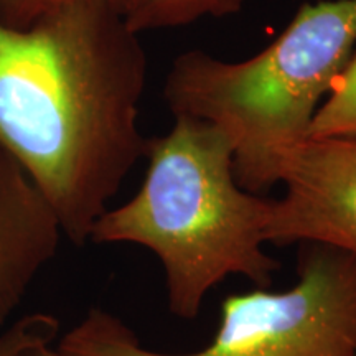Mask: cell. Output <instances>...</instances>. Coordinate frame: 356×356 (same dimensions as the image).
Returning <instances> with one entry per match:
<instances>
[{
	"label": "cell",
	"instance_id": "cell-2",
	"mask_svg": "<svg viewBox=\"0 0 356 356\" xmlns=\"http://www.w3.org/2000/svg\"><path fill=\"white\" fill-rule=\"evenodd\" d=\"M139 191L96 221L89 241L136 244L165 273L168 307L193 320L222 280L243 275L267 287L279 262L266 252L273 200L239 185L228 137L207 121L175 115L149 139Z\"/></svg>",
	"mask_w": 356,
	"mask_h": 356
},
{
	"label": "cell",
	"instance_id": "cell-10",
	"mask_svg": "<svg viewBox=\"0 0 356 356\" xmlns=\"http://www.w3.org/2000/svg\"><path fill=\"white\" fill-rule=\"evenodd\" d=\"M78 0H0V22L10 26H26L44 13ZM119 6L121 0H111Z\"/></svg>",
	"mask_w": 356,
	"mask_h": 356
},
{
	"label": "cell",
	"instance_id": "cell-7",
	"mask_svg": "<svg viewBox=\"0 0 356 356\" xmlns=\"http://www.w3.org/2000/svg\"><path fill=\"white\" fill-rule=\"evenodd\" d=\"M246 0H121L119 7L137 33L180 29L200 19H222L241 12Z\"/></svg>",
	"mask_w": 356,
	"mask_h": 356
},
{
	"label": "cell",
	"instance_id": "cell-11",
	"mask_svg": "<svg viewBox=\"0 0 356 356\" xmlns=\"http://www.w3.org/2000/svg\"><path fill=\"white\" fill-rule=\"evenodd\" d=\"M25 356H58L56 341H48V343L35 346V348L30 350Z\"/></svg>",
	"mask_w": 356,
	"mask_h": 356
},
{
	"label": "cell",
	"instance_id": "cell-5",
	"mask_svg": "<svg viewBox=\"0 0 356 356\" xmlns=\"http://www.w3.org/2000/svg\"><path fill=\"white\" fill-rule=\"evenodd\" d=\"M267 243H317L356 256V139H307L284 159Z\"/></svg>",
	"mask_w": 356,
	"mask_h": 356
},
{
	"label": "cell",
	"instance_id": "cell-1",
	"mask_svg": "<svg viewBox=\"0 0 356 356\" xmlns=\"http://www.w3.org/2000/svg\"><path fill=\"white\" fill-rule=\"evenodd\" d=\"M147 71L140 33L111 0L66 3L26 26L0 22V149L76 246L145 157Z\"/></svg>",
	"mask_w": 356,
	"mask_h": 356
},
{
	"label": "cell",
	"instance_id": "cell-8",
	"mask_svg": "<svg viewBox=\"0 0 356 356\" xmlns=\"http://www.w3.org/2000/svg\"><path fill=\"white\" fill-rule=\"evenodd\" d=\"M320 104L309 139H356V51Z\"/></svg>",
	"mask_w": 356,
	"mask_h": 356
},
{
	"label": "cell",
	"instance_id": "cell-9",
	"mask_svg": "<svg viewBox=\"0 0 356 356\" xmlns=\"http://www.w3.org/2000/svg\"><path fill=\"white\" fill-rule=\"evenodd\" d=\"M60 322L48 314H29L12 320L0 332V356H25L35 346L55 341Z\"/></svg>",
	"mask_w": 356,
	"mask_h": 356
},
{
	"label": "cell",
	"instance_id": "cell-6",
	"mask_svg": "<svg viewBox=\"0 0 356 356\" xmlns=\"http://www.w3.org/2000/svg\"><path fill=\"white\" fill-rule=\"evenodd\" d=\"M61 236L50 204L24 168L0 149V332L55 257Z\"/></svg>",
	"mask_w": 356,
	"mask_h": 356
},
{
	"label": "cell",
	"instance_id": "cell-3",
	"mask_svg": "<svg viewBox=\"0 0 356 356\" xmlns=\"http://www.w3.org/2000/svg\"><path fill=\"white\" fill-rule=\"evenodd\" d=\"M356 47V0L304 3L256 56L225 61L185 51L168 71L163 99L173 118L207 121L228 137L239 185L279 184L284 159L304 144L320 101Z\"/></svg>",
	"mask_w": 356,
	"mask_h": 356
},
{
	"label": "cell",
	"instance_id": "cell-4",
	"mask_svg": "<svg viewBox=\"0 0 356 356\" xmlns=\"http://www.w3.org/2000/svg\"><path fill=\"white\" fill-rule=\"evenodd\" d=\"M58 356H356V256L304 243L286 291L234 293L207 346L170 355L145 348L108 310L91 309L56 340Z\"/></svg>",
	"mask_w": 356,
	"mask_h": 356
}]
</instances>
